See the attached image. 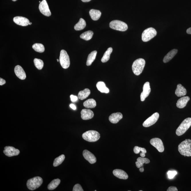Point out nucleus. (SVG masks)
<instances>
[{"label": "nucleus", "instance_id": "39", "mask_svg": "<svg viewBox=\"0 0 191 191\" xmlns=\"http://www.w3.org/2000/svg\"><path fill=\"white\" fill-rule=\"evenodd\" d=\"M70 98L71 101L73 102L77 101L78 100V97L72 95H70Z\"/></svg>", "mask_w": 191, "mask_h": 191}, {"label": "nucleus", "instance_id": "23", "mask_svg": "<svg viewBox=\"0 0 191 191\" xmlns=\"http://www.w3.org/2000/svg\"><path fill=\"white\" fill-rule=\"evenodd\" d=\"M89 14L92 20L97 21L98 20L100 17L101 13L99 10L92 9L89 11Z\"/></svg>", "mask_w": 191, "mask_h": 191}, {"label": "nucleus", "instance_id": "40", "mask_svg": "<svg viewBox=\"0 0 191 191\" xmlns=\"http://www.w3.org/2000/svg\"><path fill=\"white\" fill-rule=\"evenodd\" d=\"M178 189L175 186H171L168 188L167 191H177Z\"/></svg>", "mask_w": 191, "mask_h": 191}, {"label": "nucleus", "instance_id": "45", "mask_svg": "<svg viewBox=\"0 0 191 191\" xmlns=\"http://www.w3.org/2000/svg\"><path fill=\"white\" fill-rule=\"evenodd\" d=\"M83 2H88L91 1V0H81Z\"/></svg>", "mask_w": 191, "mask_h": 191}, {"label": "nucleus", "instance_id": "10", "mask_svg": "<svg viewBox=\"0 0 191 191\" xmlns=\"http://www.w3.org/2000/svg\"><path fill=\"white\" fill-rule=\"evenodd\" d=\"M159 117V114L158 113L156 112L154 113L144 122L143 124V126L148 127L153 125L158 120Z\"/></svg>", "mask_w": 191, "mask_h": 191}, {"label": "nucleus", "instance_id": "4", "mask_svg": "<svg viewBox=\"0 0 191 191\" xmlns=\"http://www.w3.org/2000/svg\"><path fill=\"white\" fill-rule=\"evenodd\" d=\"M191 126V118H186L183 121L176 131V134L178 136L182 135L190 128Z\"/></svg>", "mask_w": 191, "mask_h": 191}, {"label": "nucleus", "instance_id": "14", "mask_svg": "<svg viewBox=\"0 0 191 191\" xmlns=\"http://www.w3.org/2000/svg\"><path fill=\"white\" fill-rule=\"evenodd\" d=\"M83 155L84 158L89 161L91 164H93L96 162V157L92 153L87 150H85L83 151Z\"/></svg>", "mask_w": 191, "mask_h": 191}, {"label": "nucleus", "instance_id": "24", "mask_svg": "<svg viewBox=\"0 0 191 191\" xmlns=\"http://www.w3.org/2000/svg\"><path fill=\"white\" fill-rule=\"evenodd\" d=\"M96 87L98 90L102 93H107L110 92V90L106 87L104 82H98L96 84Z\"/></svg>", "mask_w": 191, "mask_h": 191}, {"label": "nucleus", "instance_id": "41", "mask_svg": "<svg viewBox=\"0 0 191 191\" xmlns=\"http://www.w3.org/2000/svg\"><path fill=\"white\" fill-rule=\"evenodd\" d=\"M6 83V81L5 80L1 78H0V85L1 86L3 85Z\"/></svg>", "mask_w": 191, "mask_h": 191}, {"label": "nucleus", "instance_id": "47", "mask_svg": "<svg viewBox=\"0 0 191 191\" xmlns=\"http://www.w3.org/2000/svg\"><path fill=\"white\" fill-rule=\"evenodd\" d=\"M57 62H59V61H59V60H58V59H57Z\"/></svg>", "mask_w": 191, "mask_h": 191}, {"label": "nucleus", "instance_id": "30", "mask_svg": "<svg viewBox=\"0 0 191 191\" xmlns=\"http://www.w3.org/2000/svg\"><path fill=\"white\" fill-rule=\"evenodd\" d=\"M113 51V48L110 47L108 48L107 50L104 53L102 58L101 59V61L103 63H105L110 60V55Z\"/></svg>", "mask_w": 191, "mask_h": 191}, {"label": "nucleus", "instance_id": "38", "mask_svg": "<svg viewBox=\"0 0 191 191\" xmlns=\"http://www.w3.org/2000/svg\"><path fill=\"white\" fill-rule=\"evenodd\" d=\"M73 191H84V190H83L81 186H80L79 184H77L74 186Z\"/></svg>", "mask_w": 191, "mask_h": 191}, {"label": "nucleus", "instance_id": "5", "mask_svg": "<svg viewBox=\"0 0 191 191\" xmlns=\"http://www.w3.org/2000/svg\"><path fill=\"white\" fill-rule=\"evenodd\" d=\"M42 183L43 180L41 177H36L28 180L27 181V186L30 190H33L40 187Z\"/></svg>", "mask_w": 191, "mask_h": 191}, {"label": "nucleus", "instance_id": "27", "mask_svg": "<svg viewBox=\"0 0 191 191\" xmlns=\"http://www.w3.org/2000/svg\"><path fill=\"white\" fill-rule=\"evenodd\" d=\"M90 91L88 89H85L84 90L80 91L78 94V98L83 100L87 98L90 95Z\"/></svg>", "mask_w": 191, "mask_h": 191}, {"label": "nucleus", "instance_id": "17", "mask_svg": "<svg viewBox=\"0 0 191 191\" xmlns=\"http://www.w3.org/2000/svg\"><path fill=\"white\" fill-rule=\"evenodd\" d=\"M14 71L17 77L20 79L24 80L26 78V74L25 71L19 65H17L15 67Z\"/></svg>", "mask_w": 191, "mask_h": 191}, {"label": "nucleus", "instance_id": "48", "mask_svg": "<svg viewBox=\"0 0 191 191\" xmlns=\"http://www.w3.org/2000/svg\"><path fill=\"white\" fill-rule=\"evenodd\" d=\"M12 1H17V0H12Z\"/></svg>", "mask_w": 191, "mask_h": 191}, {"label": "nucleus", "instance_id": "9", "mask_svg": "<svg viewBox=\"0 0 191 191\" xmlns=\"http://www.w3.org/2000/svg\"><path fill=\"white\" fill-rule=\"evenodd\" d=\"M150 143L157 149L159 152H163L164 151V147L162 140L159 138H155L150 141Z\"/></svg>", "mask_w": 191, "mask_h": 191}, {"label": "nucleus", "instance_id": "33", "mask_svg": "<svg viewBox=\"0 0 191 191\" xmlns=\"http://www.w3.org/2000/svg\"><path fill=\"white\" fill-rule=\"evenodd\" d=\"M133 151H134L135 153L136 154H139L140 151H141V153L140 154V156L141 157H145V154L147 153V151L145 148L140 147L138 146L135 147L134 149H133Z\"/></svg>", "mask_w": 191, "mask_h": 191}, {"label": "nucleus", "instance_id": "11", "mask_svg": "<svg viewBox=\"0 0 191 191\" xmlns=\"http://www.w3.org/2000/svg\"><path fill=\"white\" fill-rule=\"evenodd\" d=\"M39 8L40 12L44 15L46 16H51V13L46 0H43L39 4Z\"/></svg>", "mask_w": 191, "mask_h": 191}, {"label": "nucleus", "instance_id": "35", "mask_svg": "<svg viewBox=\"0 0 191 191\" xmlns=\"http://www.w3.org/2000/svg\"><path fill=\"white\" fill-rule=\"evenodd\" d=\"M65 157L64 155H61L58 157L55 158L53 163V166L57 167L61 164L64 160H65Z\"/></svg>", "mask_w": 191, "mask_h": 191}, {"label": "nucleus", "instance_id": "22", "mask_svg": "<svg viewBox=\"0 0 191 191\" xmlns=\"http://www.w3.org/2000/svg\"><path fill=\"white\" fill-rule=\"evenodd\" d=\"M178 52V50L174 49L171 50L165 56L163 59V62L165 63H168L175 56Z\"/></svg>", "mask_w": 191, "mask_h": 191}, {"label": "nucleus", "instance_id": "3", "mask_svg": "<svg viewBox=\"0 0 191 191\" xmlns=\"http://www.w3.org/2000/svg\"><path fill=\"white\" fill-rule=\"evenodd\" d=\"M82 137L84 140L89 142H95L99 140L100 135L98 131L89 130L83 133Z\"/></svg>", "mask_w": 191, "mask_h": 191}, {"label": "nucleus", "instance_id": "21", "mask_svg": "<svg viewBox=\"0 0 191 191\" xmlns=\"http://www.w3.org/2000/svg\"><path fill=\"white\" fill-rule=\"evenodd\" d=\"M187 91L186 89L184 86L181 84H178L177 85V89H176L175 93L176 95L178 97L184 96L186 95Z\"/></svg>", "mask_w": 191, "mask_h": 191}, {"label": "nucleus", "instance_id": "2", "mask_svg": "<svg viewBox=\"0 0 191 191\" xmlns=\"http://www.w3.org/2000/svg\"><path fill=\"white\" fill-rule=\"evenodd\" d=\"M145 64V60L142 58L137 59L133 62L132 65V70L135 75H139L141 74Z\"/></svg>", "mask_w": 191, "mask_h": 191}, {"label": "nucleus", "instance_id": "34", "mask_svg": "<svg viewBox=\"0 0 191 191\" xmlns=\"http://www.w3.org/2000/svg\"><path fill=\"white\" fill-rule=\"evenodd\" d=\"M32 48L35 51L38 52H43L45 51L44 46L42 44H34L32 46Z\"/></svg>", "mask_w": 191, "mask_h": 191}, {"label": "nucleus", "instance_id": "12", "mask_svg": "<svg viewBox=\"0 0 191 191\" xmlns=\"http://www.w3.org/2000/svg\"><path fill=\"white\" fill-rule=\"evenodd\" d=\"M4 154L8 157L18 155L20 151L19 150L11 146H6L3 151Z\"/></svg>", "mask_w": 191, "mask_h": 191}, {"label": "nucleus", "instance_id": "36", "mask_svg": "<svg viewBox=\"0 0 191 191\" xmlns=\"http://www.w3.org/2000/svg\"><path fill=\"white\" fill-rule=\"evenodd\" d=\"M34 63L35 66L38 69H42L43 67V62L40 59H35L34 60Z\"/></svg>", "mask_w": 191, "mask_h": 191}, {"label": "nucleus", "instance_id": "32", "mask_svg": "<svg viewBox=\"0 0 191 191\" xmlns=\"http://www.w3.org/2000/svg\"><path fill=\"white\" fill-rule=\"evenodd\" d=\"M93 34V32L89 31L85 32L80 36V38L84 40L88 41L92 38Z\"/></svg>", "mask_w": 191, "mask_h": 191}, {"label": "nucleus", "instance_id": "46", "mask_svg": "<svg viewBox=\"0 0 191 191\" xmlns=\"http://www.w3.org/2000/svg\"><path fill=\"white\" fill-rule=\"evenodd\" d=\"M32 24V22H30L29 24L30 25H31V24Z\"/></svg>", "mask_w": 191, "mask_h": 191}, {"label": "nucleus", "instance_id": "16", "mask_svg": "<svg viewBox=\"0 0 191 191\" xmlns=\"http://www.w3.org/2000/svg\"><path fill=\"white\" fill-rule=\"evenodd\" d=\"M81 114L82 119L84 120L91 119L94 116L93 112L89 109H83L81 111Z\"/></svg>", "mask_w": 191, "mask_h": 191}, {"label": "nucleus", "instance_id": "37", "mask_svg": "<svg viewBox=\"0 0 191 191\" xmlns=\"http://www.w3.org/2000/svg\"><path fill=\"white\" fill-rule=\"evenodd\" d=\"M167 174L169 179H172L177 175V172L176 171H169L167 172Z\"/></svg>", "mask_w": 191, "mask_h": 191}, {"label": "nucleus", "instance_id": "15", "mask_svg": "<svg viewBox=\"0 0 191 191\" xmlns=\"http://www.w3.org/2000/svg\"><path fill=\"white\" fill-rule=\"evenodd\" d=\"M13 21L15 23L22 26H27L30 23L28 19L22 16L15 17L13 18Z\"/></svg>", "mask_w": 191, "mask_h": 191}, {"label": "nucleus", "instance_id": "7", "mask_svg": "<svg viewBox=\"0 0 191 191\" xmlns=\"http://www.w3.org/2000/svg\"><path fill=\"white\" fill-rule=\"evenodd\" d=\"M110 26L112 29L120 31H125L128 29V26L125 23L118 20L112 21L110 23Z\"/></svg>", "mask_w": 191, "mask_h": 191}, {"label": "nucleus", "instance_id": "1", "mask_svg": "<svg viewBox=\"0 0 191 191\" xmlns=\"http://www.w3.org/2000/svg\"><path fill=\"white\" fill-rule=\"evenodd\" d=\"M178 150L180 154L184 157H191V140L186 139L180 144Z\"/></svg>", "mask_w": 191, "mask_h": 191}, {"label": "nucleus", "instance_id": "31", "mask_svg": "<svg viewBox=\"0 0 191 191\" xmlns=\"http://www.w3.org/2000/svg\"><path fill=\"white\" fill-rule=\"evenodd\" d=\"M61 180L59 179L53 180L48 184V189L50 190H54L58 186Z\"/></svg>", "mask_w": 191, "mask_h": 191}, {"label": "nucleus", "instance_id": "28", "mask_svg": "<svg viewBox=\"0 0 191 191\" xmlns=\"http://www.w3.org/2000/svg\"><path fill=\"white\" fill-rule=\"evenodd\" d=\"M86 26L85 21L82 18H80L78 23L76 24L74 28L76 31H80L83 30Z\"/></svg>", "mask_w": 191, "mask_h": 191}, {"label": "nucleus", "instance_id": "42", "mask_svg": "<svg viewBox=\"0 0 191 191\" xmlns=\"http://www.w3.org/2000/svg\"><path fill=\"white\" fill-rule=\"evenodd\" d=\"M70 107L73 110H76V106L73 104H70Z\"/></svg>", "mask_w": 191, "mask_h": 191}, {"label": "nucleus", "instance_id": "6", "mask_svg": "<svg viewBox=\"0 0 191 191\" xmlns=\"http://www.w3.org/2000/svg\"><path fill=\"white\" fill-rule=\"evenodd\" d=\"M157 34L156 30L152 27L146 29L142 35V40L144 42H147L154 38Z\"/></svg>", "mask_w": 191, "mask_h": 191}, {"label": "nucleus", "instance_id": "29", "mask_svg": "<svg viewBox=\"0 0 191 191\" xmlns=\"http://www.w3.org/2000/svg\"><path fill=\"white\" fill-rule=\"evenodd\" d=\"M97 54L96 51H92L89 54L87 57V62H86V65L87 66H90L95 60Z\"/></svg>", "mask_w": 191, "mask_h": 191}, {"label": "nucleus", "instance_id": "44", "mask_svg": "<svg viewBox=\"0 0 191 191\" xmlns=\"http://www.w3.org/2000/svg\"><path fill=\"white\" fill-rule=\"evenodd\" d=\"M139 171H140V172H143L144 171V169L143 167V166L142 167H141L140 168H139Z\"/></svg>", "mask_w": 191, "mask_h": 191}, {"label": "nucleus", "instance_id": "43", "mask_svg": "<svg viewBox=\"0 0 191 191\" xmlns=\"http://www.w3.org/2000/svg\"><path fill=\"white\" fill-rule=\"evenodd\" d=\"M186 33L188 34H191V27L188 28L187 30H186Z\"/></svg>", "mask_w": 191, "mask_h": 191}, {"label": "nucleus", "instance_id": "13", "mask_svg": "<svg viewBox=\"0 0 191 191\" xmlns=\"http://www.w3.org/2000/svg\"><path fill=\"white\" fill-rule=\"evenodd\" d=\"M151 91L150 83L149 82H147L144 84L143 87V91L141 93V100L142 101L145 100V98L149 95Z\"/></svg>", "mask_w": 191, "mask_h": 191}, {"label": "nucleus", "instance_id": "20", "mask_svg": "<svg viewBox=\"0 0 191 191\" xmlns=\"http://www.w3.org/2000/svg\"><path fill=\"white\" fill-rule=\"evenodd\" d=\"M190 98L188 96L182 97L179 99L177 102L176 106L179 108H184L186 107L187 103L190 100Z\"/></svg>", "mask_w": 191, "mask_h": 191}, {"label": "nucleus", "instance_id": "25", "mask_svg": "<svg viewBox=\"0 0 191 191\" xmlns=\"http://www.w3.org/2000/svg\"><path fill=\"white\" fill-rule=\"evenodd\" d=\"M137 160V161L136 162V164L138 168H140L143 167L144 163L148 164L150 163L149 159L142 157H138Z\"/></svg>", "mask_w": 191, "mask_h": 191}, {"label": "nucleus", "instance_id": "26", "mask_svg": "<svg viewBox=\"0 0 191 191\" xmlns=\"http://www.w3.org/2000/svg\"><path fill=\"white\" fill-rule=\"evenodd\" d=\"M84 107L87 108H94L96 106V102L95 100L91 98L87 100L83 103Z\"/></svg>", "mask_w": 191, "mask_h": 191}, {"label": "nucleus", "instance_id": "8", "mask_svg": "<svg viewBox=\"0 0 191 191\" xmlns=\"http://www.w3.org/2000/svg\"><path fill=\"white\" fill-rule=\"evenodd\" d=\"M59 61L63 69H67L69 67L70 65L69 56L65 50H62L61 51Z\"/></svg>", "mask_w": 191, "mask_h": 191}, {"label": "nucleus", "instance_id": "18", "mask_svg": "<svg viewBox=\"0 0 191 191\" xmlns=\"http://www.w3.org/2000/svg\"><path fill=\"white\" fill-rule=\"evenodd\" d=\"M113 173L114 175L120 179L127 180L128 178V175L122 170L115 169L114 170Z\"/></svg>", "mask_w": 191, "mask_h": 191}, {"label": "nucleus", "instance_id": "19", "mask_svg": "<svg viewBox=\"0 0 191 191\" xmlns=\"http://www.w3.org/2000/svg\"><path fill=\"white\" fill-rule=\"evenodd\" d=\"M123 116L120 112L112 114L109 116V120L113 124H116L122 119Z\"/></svg>", "mask_w": 191, "mask_h": 191}]
</instances>
